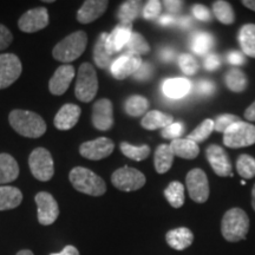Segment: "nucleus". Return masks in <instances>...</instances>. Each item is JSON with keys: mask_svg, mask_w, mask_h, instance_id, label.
<instances>
[{"mask_svg": "<svg viewBox=\"0 0 255 255\" xmlns=\"http://www.w3.org/2000/svg\"><path fill=\"white\" fill-rule=\"evenodd\" d=\"M8 121L14 131L28 138H38L46 132V123L39 115L28 110H13Z\"/></svg>", "mask_w": 255, "mask_h": 255, "instance_id": "nucleus-1", "label": "nucleus"}, {"mask_svg": "<svg viewBox=\"0 0 255 255\" xmlns=\"http://www.w3.org/2000/svg\"><path fill=\"white\" fill-rule=\"evenodd\" d=\"M250 231V218L241 208L227 210L221 221L222 237L228 242L245 240Z\"/></svg>", "mask_w": 255, "mask_h": 255, "instance_id": "nucleus-2", "label": "nucleus"}, {"mask_svg": "<svg viewBox=\"0 0 255 255\" xmlns=\"http://www.w3.org/2000/svg\"><path fill=\"white\" fill-rule=\"evenodd\" d=\"M70 182L76 190L90 196H102L107 191L104 180L90 169L76 167L70 171Z\"/></svg>", "mask_w": 255, "mask_h": 255, "instance_id": "nucleus-3", "label": "nucleus"}, {"mask_svg": "<svg viewBox=\"0 0 255 255\" xmlns=\"http://www.w3.org/2000/svg\"><path fill=\"white\" fill-rule=\"evenodd\" d=\"M88 45V36L84 31H77L69 34L53 47V58L64 63L75 62L83 55Z\"/></svg>", "mask_w": 255, "mask_h": 255, "instance_id": "nucleus-4", "label": "nucleus"}, {"mask_svg": "<svg viewBox=\"0 0 255 255\" xmlns=\"http://www.w3.org/2000/svg\"><path fill=\"white\" fill-rule=\"evenodd\" d=\"M98 91V78L94 66L84 63L79 66L75 95L81 102L89 103L96 97Z\"/></svg>", "mask_w": 255, "mask_h": 255, "instance_id": "nucleus-5", "label": "nucleus"}, {"mask_svg": "<svg viewBox=\"0 0 255 255\" xmlns=\"http://www.w3.org/2000/svg\"><path fill=\"white\" fill-rule=\"evenodd\" d=\"M223 144L232 149L246 148L255 144V126L244 121L234 123L225 131Z\"/></svg>", "mask_w": 255, "mask_h": 255, "instance_id": "nucleus-6", "label": "nucleus"}, {"mask_svg": "<svg viewBox=\"0 0 255 255\" xmlns=\"http://www.w3.org/2000/svg\"><path fill=\"white\" fill-rule=\"evenodd\" d=\"M28 167L34 178L46 182L55 174V163L51 152L45 148H37L28 157Z\"/></svg>", "mask_w": 255, "mask_h": 255, "instance_id": "nucleus-7", "label": "nucleus"}, {"mask_svg": "<svg viewBox=\"0 0 255 255\" xmlns=\"http://www.w3.org/2000/svg\"><path fill=\"white\" fill-rule=\"evenodd\" d=\"M111 182L119 190L135 191L144 187L146 178L144 174L131 167H122L111 175Z\"/></svg>", "mask_w": 255, "mask_h": 255, "instance_id": "nucleus-8", "label": "nucleus"}, {"mask_svg": "<svg viewBox=\"0 0 255 255\" xmlns=\"http://www.w3.org/2000/svg\"><path fill=\"white\" fill-rule=\"evenodd\" d=\"M187 190L190 199L196 203H205L209 197V181L205 171L200 168L191 169L186 177Z\"/></svg>", "mask_w": 255, "mask_h": 255, "instance_id": "nucleus-9", "label": "nucleus"}, {"mask_svg": "<svg viewBox=\"0 0 255 255\" xmlns=\"http://www.w3.org/2000/svg\"><path fill=\"white\" fill-rule=\"evenodd\" d=\"M21 70L20 59L13 53L0 55V90L13 84L20 77Z\"/></svg>", "mask_w": 255, "mask_h": 255, "instance_id": "nucleus-10", "label": "nucleus"}, {"mask_svg": "<svg viewBox=\"0 0 255 255\" xmlns=\"http://www.w3.org/2000/svg\"><path fill=\"white\" fill-rule=\"evenodd\" d=\"M38 208V221L43 226H50L59 216V207L55 197L46 191H40L34 196Z\"/></svg>", "mask_w": 255, "mask_h": 255, "instance_id": "nucleus-11", "label": "nucleus"}, {"mask_svg": "<svg viewBox=\"0 0 255 255\" xmlns=\"http://www.w3.org/2000/svg\"><path fill=\"white\" fill-rule=\"evenodd\" d=\"M207 161L209 162L210 167L213 168L214 173L220 177H233V167L231 159L227 152L222 146L212 144L206 150Z\"/></svg>", "mask_w": 255, "mask_h": 255, "instance_id": "nucleus-12", "label": "nucleus"}, {"mask_svg": "<svg viewBox=\"0 0 255 255\" xmlns=\"http://www.w3.org/2000/svg\"><path fill=\"white\" fill-rule=\"evenodd\" d=\"M115 143L107 137H100L94 141L84 142L79 146V152L84 158L91 161H100L113 154Z\"/></svg>", "mask_w": 255, "mask_h": 255, "instance_id": "nucleus-13", "label": "nucleus"}, {"mask_svg": "<svg viewBox=\"0 0 255 255\" xmlns=\"http://www.w3.org/2000/svg\"><path fill=\"white\" fill-rule=\"evenodd\" d=\"M49 25V12L45 7H36L25 12L18 21V26L25 33H34Z\"/></svg>", "mask_w": 255, "mask_h": 255, "instance_id": "nucleus-14", "label": "nucleus"}, {"mask_svg": "<svg viewBox=\"0 0 255 255\" xmlns=\"http://www.w3.org/2000/svg\"><path fill=\"white\" fill-rule=\"evenodd\" d=\"M143 60L139 56L132 55V53H124L111 64L110 71L111 75L116 79H126L130 76H133L137 70L141 68Z\"/></svg>", "mask_w": 255, "mask_h": 255, "instance_id": "nucleus-15", "label": "nucleus"}, {"mask_svg": "<svg viewBox=\"0 0 255 255\" xmlns=\"http://www.w3.org/2000/svg\"><path fill=\"white\" fill-rule=\"evenodd\" d=\"M92 124L100 131H108L114 127V107L110 100L102 98L94 104Z\"/></svg>", "mask_w": 255, "mask_h": 255, "instance_id": "nucleus-16", "label": "nucleus"}, {"mask_svg": "<svg viewBox=\"0 0 255 255\" xmlns=\"http://www.w3.org/2000/svg\"><path fill=\"white\" fill-rule=\"evenodd\" d=\"M132 34V24L120 23L114 28L111 33L108 34L105 47L111 56L116 55L126 49L127 44L129 43Z\"/></svg>", "mask_w": 255, "mask_h": 255, "instance_id": "nucleus-17", "label": "nucleus"}, {"mask_svg": "<svg viewBox=\"0 0 255 255\" xmlns=\"http://www.w3.org/2000/svg\"><path fill=\"white\" fill-rule=\"evenodd\" d=\"M75 78V68L70 64L60 65L56 70L49 82V90L52 95L60 96L65 94Z\"/></svg>", "mask_w": 255, "mask_h": 255, "instance_id": "nucleus-18", "label": "nucleus"}, {"mask_svg": "<svg viewBox=\"0 0 255 255\" xmlns=\"http://www.w3.org/2000/svg\"><path fill=\"white\" fill-rule=\"evenodd\" d=\"M109 1L107 0H87L77 12V20L82 24H90L104 14Z\"/></svg>", "mask_w": 255, "mask_h": 255, "instance_id": "nucleus-19", "label": "nucleus"}, {"mask_svg": "<svg viewBox=\"0 0 255 255\" xmlns=\"http://www.w3.org/2000/svg\"><path fill=\"white\" fill-rule=\"evenodd\" d=\"M82 109L76 104H65L60 108L55 117V127L58 130H70L76 126L81 117Z\"/></svg>", "mask_w": 255, "mask_h": 255, "instance_id": "nucleus-20", "label": "nucleus"}, {"mask_svg": "<svg viewBox=\"0 0 255 255\" xmlns=\"http://www.w3.org/2000/svg\"><path fill=\"white\" fill-rule=\"evenodd\" d=\"M168 246L175 251H184L191 246L194 241V234L189 228L180 227L171 229L165 235Z\"/></svg>", "mask_w": 255, "mask_h": 255, "instance_id": "nucleus-21", "label": "nucleus"}, {"mask_svg": "<svg viewBox=\"0 0 255 255\" xmlns=\"http://www.w3.org/2000/svg\"><path fill=\"white\" fill-rule=\"evenodd\" d=\"M191 90V82L187 78H169L162 84V92L171 100H178L187 96Z\"/></svg>", "mask_w": 255, "mask_h": 255, "instance_id": "nucleus-22", "label": "nucleus"}, {"mask_svg": "<svg viewBox=\"0 0 255 255\" xmlns=\"http://www.w3.org/2000/svg\"><path fill=\"white\" fill-rule=\"evenodd\" d=\"M174 123V117L171 115L161 113L158 110L148 111L141 121L142 128L145 130H157L164 129Z\"/></svg>", "mask_w": 255, "mask_h": 255, "instance_id": "nucleus-23", "label": "nucleus"}, {"mask_svg": "<svg viewBox=\"0 0 255 255\" xmlns=\"http://www.w3.org/2000/svg\"><path fill=\"white\" fill-rule=\"evenodd\" d=\"M169 145L175 156L184 159H194L200 154L199 144L188 138L174 139Z\"/></svg>", "mask_w": 255, "mask_h": 255, "instance_id": "nucleus-24", "label": "nucleus"}, {"mask_svg": "<svg viewBox=\"0 0 255 255\" xmlns=\"http://www.w3.org/2000/svg\"><path fill=\"white\" fill-rule=\"evenodd\" d=\"M19 175L17 161L8 154H0V184L13 182Z\"/></svg>", "mask_w": 255, "mask_h": 255, "instance_id": "nucleus-25", "label": "nucleus"}, {"mask_svg": "<svg viewBox=\"0 0 255 255\" xmlns=\"http://www.w3.org/2000/svg\"><path fill=\"white\" fill-rule=\"evenodd\" d=\"M23 201V194L15 187L0 186V210L17 208Z\"/></svg>", "mask_w": 255, "mask_h": 255, "instance_id": "nucleus-26", "label": "nucleus"}, {"mask_svg": "<svg viewBox=\"0 0 255 255\" xmlns=\"http://www.w3.org/2000/svg\"><path fill=\"white\" fill-rule=\"evenodd\" d=\"M108 33L107 32H102L98 37L96 45L94 47V60L95 64L100 69H108L110 68L111 64L114 63L113 56L108 52L107 47H105V41H107Z\"/></svg>", "mask_w": 255, "mask_h": 255, "instance_id": "nucleus-27", "label": "nucleus"}, {"mask_svg": "<svg viewBox=\"0 0 255 255\" xmlns=\"http://www.w3.org/2000/svg\"><path fill=\"white\" fill-rule=\"evenodd\" d=\"M174 152L169 144H161L157 146L154 156L155 169L158 174H165L171 168L174 162Z\"/></svg>", "mask_w": 255, "mask_h": 255, "instance_id": "nucleus-28", "label": "nucleus"}, {"mask_svg": "<svg viewBox=\"0 0 255 255\" xmlns=\"http://www.w3.org/2000/svg\"><path fill=\"white\" fill-rule=\"evenodd\" d=\"M239 41L242 52L255 58V24H246L239 32Z\"/></svg>", "mask_w": 255, "mask_h": 255, "instance_id": "nucleus-29", "label": "nucleus"}, {"mask_svg": "<svg viewBox=\"0 0 255 255\" xmlns=\"http://www.w3.org/2000/svg\"><path fill=\"white\" fill-rule=\"evenodd\" d=\"M141 9L142 2L138 0L124 1L117 11V18H119L120 23L132 24V21L141 14Z\"/></svg>", "mask_w": 255, "mask_h": 255, "instance_id": "nucleus-30", "label": "nucleus"}, {"mask_svg": "<svg viewBox=\"0 0 255 255\" xmlns=\"http://www.w3.org/2000/svg\"><path fill=\"white\" fill-rule=\"evenodd\" d=\"M164 196L173 208H181L184 205V186L178 181H174L168 184L164 189Z\"/></svg>", "mask_w": 255, "mask_h": 255, "instance_id": "nucleus-31", "label": "nucleus"}, {"mask_svg": "<svg viewBox=\"0 0 255 255\" xmlns=\"http://www.w3.org/2000/svg\"><path fill=\"white\" fill-rule=\"evenodd\" d=\"M226 87L233 92H242L248 87L247 76L241 70L232 69L225 76Z\"/></svg>", "mask_w": 255, "mask_h": 255, "instance_id": "nucleus-32", "label": "nucleus"}, {"mask_svg": "<svg viewBox=\"0 0 255 255\" xmlns=\"http://www.w3.org/2000/svg\"><path fill=\"white\" fill-rule=\"evenodd\" d=\"M214 45V38L207 32H197L190 39V47L196 55L203 56Z\"/></svg>", "mask_w": 255, "mask_h": 255, "instance_id": "nucleus-33", "label": "nucleus"}, {"mask_svg": "<svg viewBox=\"0 0 255 255\" xmlns=\"http://www.w3.org/2000/svg\"><path fill=\"white\" fill-rule=\"evenodd\" d=\"M124 109L129 116L141 117L148 111L149 102L143 96L133 95L127 100L126 104H124Z\"/></svg>", "mask_w": 255, "mask_h": 255, "instance_id": "nucleus-34", "label": "nucleus"}, {"mask_svg": "<svg viewBox=\"0 0 255 255\" xmlns=\"http://www.w3.org/2000/svg\"><path fill=\"white\" fill-rule=\"evenodd\" d=\"M120 148L124 156H127L128 158L136 162L144 161V159L148 158V156L150 155V146L146 144L132 145L128 142H122Z\"/></svg>", "mask_w": 255, "mask_h": 255, "instance_id": "nucleus-35", "label": "nucleus"}, {"mask_svg": "<svg viewBox=\"0 0 255 255\" xmlns=\"http://www.w3.org/2000/svg\"><path fill=\"white\" fill-rule=\"evenodd\" d=\"M213 12L220 23L223 25H232L235 21V13L232 5L225 0H219L213 4Z\"/></svg>", "mask_w": 255, "mask_h": 255, "instance_id": "nucleus-36", "label": "nucleus"}, {"mask_svg": "<svg viewBox=\"0 0 255 255\" xmlns=\"http://www.w3.org/2000/svg\"><path fill=\"white\" fill-rule=\"evenodd\" d=\"M126 50L127 53H132V55L141 57L142 55H146V53L150 52V46L141 33L132 32L131 38L126 46Z\"/></svg>", "mask_w": 255, "mask_h": 255, "instance_id": "nucleus-37", "label": "nucleus"}, {"mask_svg": "<svg viewBox=\"0 0 255 255\" xmlns=\"http://www.w3.org/2000/svg\"><path fill=\"white\" fill-rule=\"evenodd\" d=\"M213 131H214V121L207 119L188 135V139L199 144L201 142H205Z\"/></svg>", "mask_w": 255, "mask_h": 255, "instance_id": "nucleus-38", "label": "nucleus"}, {"mask_svg": "<svg viewBox=\"0 0 255 255\" xmlns=\"http://www.w3.org/2000/svg\"><path fill=\"white\" fill-rule=\"evenodd\" d=\"M237 170L241 177L251 180L255 176V158L250 155H240L237 161Z\"/></svg>", "mask_w": 255, "mask_h": 255, "instance_id": "nucleus-39", "label": "nucleus"}, {"mask_svg": "<svg viewBox=\"0 0 255 255\" xmlns=\"http://www.w3.org/2000/svg\"><path fill=\"white\" fill-rule=\"evenodd\" d=\"M178 66L182 70V72L187 76L195 75L199 70V64H197L196 59L189 53H182L178 57Z\"/></svg>", "mask_w": 255, "mask_h": 255, "instance_id": "nucleus-40", "label": "nucleus"}, {"mask_svg": "<svg viewBox=\"0 0 255 255\" xmlns=\"http://www.w3.org/2000/svg\"><path fill=\"white\" fill-rule=\"evenodd\" d=\"M240 121L241 119L239 116H237V115H232V114L220 115V116L216 117V120L214 121V130H216L218 132L225 133V131L229 127L233 126L234 123L240 122Z\"/></svg>", "mask_w": 255, "mask_h": 255, "instance_id": "nucleus-41", "label": "nucleus"}, {"mask_svg": "<svg viewBox=\"0 0 255 255\" xmlns=\"http://www.w3.org/2000/svg\"><path fill=\"white\" fill-rule=\"evenodd\" d=\"M162 11V2L158 1V0H150L145 4L144 7H143V17L144 19H148V20H152V19H156L159 17Z\"/></svg>", "mask_w": 255, "mask_h": 255, "instance_id": "nucleus-42", "label": "nucleus"}, {"mask_svg": "<svg viewBox=\"0 0 255 255\" xmlns=\"http://www.w3.org/2000/svg\"><path fill=\"white\" fill-rule=\"evenodd\" d=\"M184 132V126L183 123L181 122H176V123H173L170 124V126L164 128V129H162V137L163 138H167V139H177L180 138L181 136H182V133Z\"/></svg>", "mask_w": 255, "mask_h": 255, "instance_id": "nucleus-43", "label": "nucleus"}, {"mask_svg": "<svg viewBox=\"0 0 255 255\" xmlns=\"http://www.w3.org/2000/svg\"><path fill=\"white\" fill-rule=\"evenodd\" d=\"M191 12H193L194 17L199 19L201 21H210L212 20V14H210L209 9L203 6L202 4H196L193 6L191 8Z\"/></svg>", "mask_w": 255, "mask_h": 255, "instance_id": "nucleus-44", "label": "nucleus"}, {"mask_svg": "<svg viewBox=\"0 0 255 255\" xmlns=\"http://www.w3.org/2000/svg\"><path fill=\"white\" fill-rule=\"evenodd\" d=\"M154 73V66L149 63H143L141 68L137 70V72L133 75V77L137 81H148Z\"/></svg>", "mask_w": 255, "mask_h": 255, "instance_id": "nucleus-45", "label": "nucleus"}, {"mask_svg": "<svg viewBox=\"0 0 255 255\" xmlns=\"http://www.w3.org/2000/svg\"><path fill=\"white\" fill-rule=\"evenodd\" d=\"M13 36L5 25L0 24V50H5L11 45Z\"/></svg>", "mask_w": 255, "mask_h": 255, "instance_id": "nucleus-46", "label": "nucleus"}, {"mask_svg": "<svg viewBox=\"0 0 255 255\" xmlns=\"http://www.w3.org/2000/svg\"><path fill=\"white\" fill-rule=\"evenodd\" d=\"M215 84L212 81H207V79H202L197 83V92L200 95L203 96H209L215 92Z\"/></svg>", "mask_w": 255, "mask_h": 255, "instance_id": "nucleus-47", "label": "nucleus"}, {"mask_svg": "<svg viewBox=\"0 0 255 255\" xmlns=\"http://www.w3.org/2000/svg\"><path fill=\"white\" fill-rule=\"evenodd\" d=\"M220 65H221V59L215 53H210L205 60V68L208 71H215L216 69L220 68Z\"/></svg>", "mask_w": 255, "mask_h": 255, "instance_id": "nucleus-48", "label": "nucleus"}, {"mask_svg": "<svg viewBox=\"0 0 255 255\" xmlns=\"http://www.w3.org/2000/svg\"><path fill=\"white\" fill-rule=\"evenodd\" d=\"M162 5L165 6V8L170 14H178L182 9L183 1H180V0H165V1L162 2Z\"/></svg>", "mask_w": 255, "mask_h": 255, "instance_id": "nucleus-49", "label": "nucleus"}, {"mask_svg": "<svg viewBox=\"0 0 255 255\" xmlns=\"http://www.w3.org/2000/svg\"><path fill=\"white\" fill-rule=\"evenodd\" d=\"M227 60L229 64L232 65H244L245 64V56L242 55L239 51H232V52L228 53Z\"/></svg>", "mask_w": 255, "mask_h": 255, "instance_id": "nucleus-50", "label": "nucleus"}, {"mask_svg": "<svg viewBox=\"0 0 255 255\" xmlns=\"http://www.w3.org/2000/svg\"><path fill=\"white\" fill-rule=\"evenodd\" d=\"M159 57H161V59L163 60L164 63H170L171 60L174 59L175 52L173 49H170V47H164V49H162L161 52H159Z\"/></svg>", "mask_w": 255, "mask_h": 255, "instance_id": "nucleus-51", "label": "nucleus"}, {"mask_svg": "<svg viewBox=\"0 0 255 255\" xmlns=\"http://www.w3.org/2000/svg\"><path fill=\"white\" fill-rule=\"evenodd\" d=\"M50 255H81V254H79L78 250L75 246L69 245V246H66L62 252H59V253H51Z\"/></svg>", "mask_w": 255, "mask_h": 255, "instance_id": "nucleus-52", "label": "nucleus"}, {"mask_svg": "<svg viewBox=\"0 0 255 255\" xmlns=\"http://www.w3.org/2000/svg\"><path fill=\"white\" fill-rule=\"evenodd\" d=\"M245 119L250 122H255V102L252 103L245 111Z\"/></svg>", "mask_w": 255, "mask_h": 255, "instance_id": "nucleus-53", "label": "nucleus"}, {"mask_svg": "<svg viewBox=\"0 0 255 255\" xmlns=\"http://www.w3.org/2000/svg\"><path fill=\"white\" fill-rule=\"evenodd\" d=\"M175 23V18L170 14H164L158 19V24L162 26H168V25H173Z\"/></svg>", "mask_w": 255, "mask_h": 255, "instance_id": "nucleus-54", "label": "nucleus"}, {"mask_svg": "<svg viewBox=\"0 0 255 255\" xmlns=\"http://www.w3.org/2000/svg\"><path fill=\"white\" fill-rule=\"evenodd\" d=\"M177 23H178V25H180L181 27L188 28V27L191 26V24H193V21H191V19H190L189 17H182V18L178 19Z\"/></svg>", "mask_w": 255, "mask_h": 255, "instance_id": "nucleus-55", "label": "nucleus"}, {"mask_svg": "<svg viewBox=\"0 0 255 255\" xmlns=\"http://www.w3.org/2000/svg\"><path fill=\"white\" fill-rule=\"evenodd\" d=\"M242 5L245 6V7L252 9V11L255 12V0H244L242 1Z\"/></svg>", "mask_w": 255, "mask_h": 255, "instance_id": "nucleus-56", "label": "nucleus"}, {"mask_svg": "<svg viewBox=\"0 0 255 255\" xmlns=\"http://www.w3.org/2000/svg\"><path fill=\"white\" fill-rule=\"evenodd\" d=\"M15 255H34L33 252L30 250H23V251H19Z\"/></svg>", "mask_w": 255, "mask_h": 255, "instance_id": "nucleus-57", "label": "nucleus"}, {"mask_svg": "<svg viewBox=\"0 0 255 255\" xmlns=\"http://www.w3.org/2000/svg\"><path fill=\"white\" fill-rule=\"evenodd\" d=\"M252 207L255 210V184L253 186V189H252Z\"/></svg>", "mask_w": 255, "mask_h": 255, "instance_id": "nucleus-58", "label": "nucleus"}]
</instances>
